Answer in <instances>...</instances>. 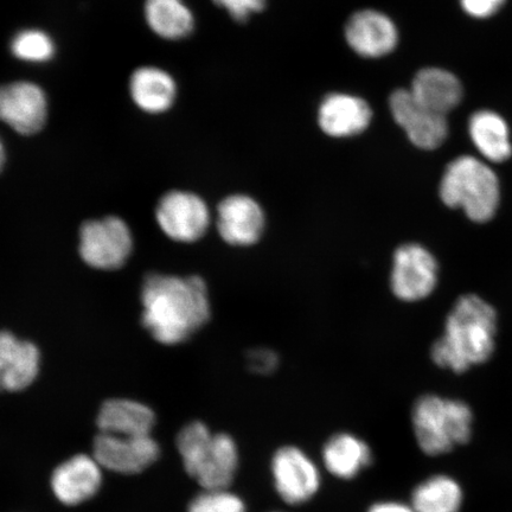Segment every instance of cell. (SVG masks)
<instances>
[{"instance_id":"cell-17","label":"cell","mask_w":512,"mask_h":512,"mask_svg":"<svg viewBox=\"0 0 512 512\" xmlns=\"http://www.w3.org/2000/svg\"><path fill=\"white\" fill-rule=\"evenodd\" d=\"M320 458L330 476L350 482L373 465L374 453L367 441L358 435L339 432L325 441Z\"/></svg>"},{"instance_id":"cell-27","label":"cell","mask_w":512,"mask_h":512,"mask_svg":"<svg viewBox=\"0 0 512 512\" xmlns=\"http://www.w3.org/2000/svg\"><path fill=\"white\" fill-rule=\"evenodd\" d=\"M508 0H459L464 14L478 21H486L501 12Z\"/></svg>"},{"instance_id":"cell-1","label":"cell","mask_w":512,"mask_h":512,"mask_svg":"<svg viewBox=\"0 0 512 512\" xmlns=\"http://www.w3.org/2000/svg\"><path fill=\"white\" fill-rule=\"evenodd\" d=\"M143 324L160 344L187 342L210 318L208 288L201 277L150 274L142 291Z\"/></svg>"},{"instance_id":"cell-16","label":"cell","mask_w":512,"mask_h":512,"mask_svg":"<svg viewBox=\"0 0 512 512\" xmlns=\"http://www.w3.org/2000/svg\"><path fill=\"white\" fill-rule=\"evenodd\" d=\"M41 352L34 343L0 331V392L28 389L40 374Z\"/></svg>"},{"instance_id":"cell-26","label":"cell","mask_w":512,"mask_h":512,"mask_svg":"<svg viewBox=\"0 0 512 512\" xmlns=\"http://www.w3.org/2000/svg\"><path fill=\"white\" fill-rule=\"evenodd\" d=\"M187 512H248V508L245 499L230 489H202Z\"/></svg>"},{"instance_id":"cell-5","label":"cell","mask_w":512,"mask_h":512,"mask_svg":"<svg viewBox=\"0 0 512 512\" xmlns=\"http://www.w3.org/2000/svg\"><path fill=\"white\" fill-rule=\"evenodd\" d=\"M411 416L416 444L426 456H443L471 439L473 414L463 401L426 394L415 401Z\"/></svg>"},{"instance_id":"cell-18","label":"cell","mask_w":512,"mask_h":512,"mask_svg":"<svg viewBox=\"0 0 512 512\" xmlns=\"http://www.w3.org/2000/svg\"><path fill=\"white\" fill-rule=\"evenodd\" d=\"M373 118L369 105L358 96L329 94L320 104L318 124L332 138H350L367 130Z\"/></svg>"},{"instance_id":"cell-24","label":"cell","mask_w":512,"mask_h":512,"mask_svg":"<svg viewBox=\"0 0 512 512\" xmlns=\"http://www.w3.org/2000/svg\"><path fill=\"white\" fill-rule=\"evenodd\" d=\"M145 18L156 35L171 41L188 37L195 25L183 0H146Z\"/></svg>"},{"instance_id":"cell-8","label":"cell","mask_w":512,"mask_h":512,"mask_svg":"<svg viewBox=\"0 0 512 512\" xmlns=\"http://www.w3.org/2000/svg\"><path fill=\"white\" fill-rule=\"evenodd\" d=\"M438 284V262L430 251L418 243L396 249L390 287L402 302H419L431 296Z\"/></svg>"},{"instance_id":"cell-19","label":"cell","mask_w":512,"mask_h":512,"mask_svg":"<svg viewBox=\"0 0 512 512\" xmlns=\"http://www.w3.org/2000/svg\"><path fill=\"white\" fill-rule=\"evenodd\" d=\"M409 91L422 105L444 115L456 110L465 94L463 82L458 76L440 67L419 70Z\"/></svg>"},{"instance_id":"cell-2","label":"cell","mask_w":512,"mask_h":512,"mask_svg":"<svg viewBox=\"0 0 512 512\" xmlns=\"http://www.w3.org/2000/svg\"><path fill=\"white\" fill-rule=\"evenodd\" d=\"M497 313L489 303L467 294L448 315L444 335L433 344L432 361L454 373H465L490 360L495 351Z\"/></svg>"},{"instance_id":"cell-25","label":"cell","mask_w":512,"mask_h":512,"mask_svg":"<svg viewBox=\"0 0 512 512\" xmlns=\"http://www.w3.org/2000/svg\"><path fill=\"white\" fill-rule=\"evenodd\" d=\"M11 51L19 60L41 63L53 59L55 46L46 32L29 29L18 32L11 42Z\"/></svg>"},{"instance_id":"cell-22","label":"cell","mask_w":512,"mask_h":512,"mask_svg":"<svg viewBox=\"0 0 512 512\" xmlns=\"http://www.w3.org/2000/svg\"><path fill=\"white\" fill-rule=\"evenodd\" d=\"M131 96L140 110L159 114L174 105L177 87L172 76L156 67H143L133 73L130 82Z\"/></svg>"},{"instance_id":"cell-20","label":"cell","mask_w":512,"mask_h":512,"mask_svg":"<svg viewBox=\"0 0 512 512\" xmlns=\"http://www.w3.org/2000/svg\"><path fill=\"white\" fill-rule=\"evenodd\" d=\"M473 146L490 163H504L512 156L511 132L502 114L489 108L473 112L467 121Z\"/></svg>"},{"instance_id":"cell-13","label":"cell","mask_w":512,"mask_h":512,"mask_svg":"<svg viewBox=\"0 0 512 512\" xmlns=\"http://www.w3.org/2000/svg\"><path fill=\"white\" fill-rule=\"evenodd\" d=\"M104 467L94 456L76 454L61 463L50 478V488L57 501L67 507L91 501L104 483Z\"/></svg>"},{"instance_id":"cell-23","label":"cell","mask_w":512,"mask_h":512,"mask_svg":"<svg viewBox=\"0 0 512 512\" xmlns=\"http://www.w3.org/2000/svg\"><path fill=\"white\" fill-rule=\"evenodd\" d=\"M464 492L456 479L434 475L415 486L411 504L416 512H460Z\"/></svg>"},{"instance_id":"cell-32","label":"cell","mask_w":512,"mask_h":512,"mask_svg":"<svg viewBox=\"0 0 512 512\" xmlns=\"http://www.w3.org/2000/svg\"><path fill=\"white\" fill-rule=\"evenodd\" d=\"M271 512H283V511H271Z\"/></svg>"},{"instance_id":"cell-30","label":"cell","mask_w":512,"mask_h":512,"mask_svg":"<svg viewBox=\"0 0 512 512\" xmlns=\"http://www.w3.org/2000/svg\"><path fill=\"white\" fill-rule=\"evenodd\" d=\"M367 512H416L411 503L400 501H379L371 504Z\"/></svg>"},{"instance_id":"cell-6","label":"cell","mask_w":512,"mask_h":512,"mask_svg":"<svg viewBox=\"0 0 512 512\" xmlns=\"http://www.w3.org/2000/svg\"><path fill=\"white\" fill-rule=\"evenodd\" d=\"M270 472L275 492L290 507L310 503L322 489V469L296 445L281 446L273 453Z\"/></svg>"},{"instance_id":"cell-31","label":"cell","mask_w":512,"mask_h":512,"mask_svg":"<svg viewBox=\"0 0 512 512\" xmlns=\"http://www.w3.org/2000/svg\"><path fill=\"white\" fill-rule=\"evenodd\" d=\"M6 162V151L2 138H0V172H2Z\"/></svg>"},{"instance_id":"cell-14","label":"cell","mask_w":512,"mask_h":512,"mask_svg":"<svg viewBox=\"0 0 512 512\" xmlns=\"http://www.w3.org/2000/svg\"><path fill=\"white\" fill-rule=\"evenodd\" d=\"M265 224L264 210L254 198L247 195L224 198L217 208V230L230 246L255 245L264 234Z\"/></svg>"},{"instance_id":"cell-4","label":"cell","mask_w":512,"mask_h":512,"mask_svg":"<svg viewBox=\"0 0 512 512\" xmlns=\"http://www.w3.org/2000/svg\"><path fill=\"white\" fill-rule=\"evenodd\" d=\"M439 194L447 207L462 209L477 223L494 219L501 201L495 171L484 160L473 156H460L447 165Z\"/></svg>"},{"instance_id":"cell-7","label":"cell","mask_w":512,"mask_h":512,"mask_svg":"<svg viewBox=\"0 0 512 512\" xmlns=\"http://www.w3.org/2000/svg\"><path fill=\"white\" fill-rule=\"evenodd\" d=\"M132 249L131 230L119 217L88 221L80 229L81 258L95 270H118L126 264Z\"/></svg>"},{"instance_id":"cell-15","label":"cell","mask_w":512,"mask_h":512,"mask_svg":"<svg viewBox=\"0 0 512 512\" xmlns=\"http://www.w3.org/2000/svg\"><path fill=\"white\" fill-rule=\"evenodd\" d=\"M345 40L356 54L379 59L398 46L399 31L387 15L368 9L350 17L345 27Z\"/></svg>"},{"instance_id":"cell-29","label":"cell","mask_w":512,"mask_h":512,"mask_svg":"<svg viewBox=\"0 0 512 512\" xmlns=\"http://www.w3.org/2000/svg\"><path fill=\"white\" fill-rule=\"evenodd\" d=\"M213 2L226 9L229 15L239 23L247 22L249 17L256 12H261L266 6V0H213Z\"/></svg>"},{"instance_id":"cell-10","label":"cell","mask_w":512,"mask_h":512,"mask_svg":"<svg viewBox=\"0 0 512 512\" xmlns=\"http://www.w3.org/2000/svg\"><path fill=\"white\" fill-rule=\"evenodd\" d=\"M156 220L169 239L191 243L206 235L210 213L200 196L188 191H170L160 198Z\"/></svg>"},{"instance_id":"cell-12","label":"cell","mask_w":512,"mask_h":512,"mask_svg":"<svg viewBox=\"0 0 512 512\" xmlns=\"http://www.w3.org/2000/svg\"><path fill=\"white\" fill-rule=\"evenodd\" d=\"M48 117L46 93L40 86L18 81L0 86V121L23 136L42 130Z\"/></svg>"},{"instance_id":"cell-21","label":"cell","mask_w":512,"mask_h":512,"mask_svg":"<svg viewBox=\"0 0 512 512\" xmlns=\"http://www.w3.org/2000/svg\"><path fill=\"white\" fill-rule=\"evenodd\" d=\"M96 425L99 433L139 437L152 434L156 425V415L145 403L113 399L101 406Z\"/></svg>"},{"instance_id":"cell-3","label":"cell","mask_w":512,"mask_h":512,"mask_svg":"<svg viewBox=\"0 0 512 512\" xmlns=\"http://www.w3.org/2000/svg\"><path fill=\"white\" fill-rule=\"evenodd\" d=\"M185 472L204 490L230 489L239 473L238 443L226 432L215 433L202 421L182 427L176 439Z\"/></svg>"},{"instance_id":"cell-11","label":"cell","mask_w":512,"mask_h":512,"mask_svg":"<svg viewBox=\"0 0 512 512\" xmlns=\"http://www.w3.org/2000/svg\"><path fill=\"white\" fill-rule=\"evenodd\" d=\"M93 456L104 470L137 475L157 462L160 447L152 434L128 437L99 433L94 439Z\"/></svg>"},{"instance_id":"cell-9","label":"cell","mask_w":512,"mask_h":512,"mask_svg":"<svg viewBox=\"0 0 512 512\" xmlns=\"http://www.w3.org/2000/svg\"><path fill=\"white\" fill-rule=\"evenodd\" d=\"M389 107L395 123L419 149L432 151L446 142L450 132L447 115L422 105L409 89H398L390 95Z\"/></svg>"},{"instance_id":"cell-28","label":"cell","mask_w":512,"mask_h":512,"mask_svg":"<svg viewBox=\"0 0 512 512\" xmlns=\"http://www.w3.org/2000/svg\"><path fill=\"white\" fill-rule=\"evenodd\" d=\"M279 362L277 352L271 349L258 348L249 351L247 354L248 369L253 371L254 374L271 375L274 371H277Z\"/></svg>"}]
</instances>
